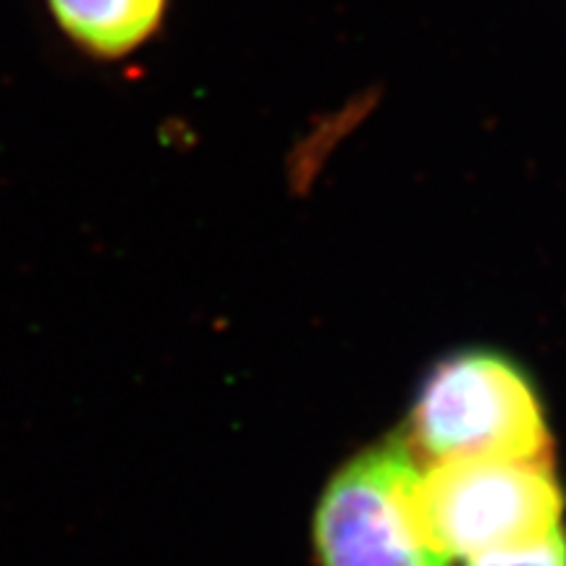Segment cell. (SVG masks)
Instances as JSON below:
<instances>
[{
  "mask_svg": "<svg viewBox=\"0 0 566 566\" xmlns=\"http://www.w3.org/2000/svg\"><path fill=\"white\" fill-rule=\"evenodd\" d=\"M48 11L82 53L118 61L158 34L168 0H45Z\"/></svg>",
  "mask_w": 566,
  "mask_h": 566,
  "instance_id": "cell-4",
  "label": "cell"
},
{
  "mask_svg": "<svg viewBox=\"0 0 566 566\" xmlns=\"http://www.w3.org/2000/svg\"><path fill=\"white\" fill-rule=\"evenodd\" d=\"M464 566H566V533L556 527L535 541L464 558Z\"/></svg>",
  "mask_w": 566,
  "mask_h": 566,
  "instance_id": "cell-5",
  "label": "cell"
},
{
  "mask_svg": "<svg viewBox=\"0 0 566 566\" xmlns=\"http://www.w3.org/2000/svg\"><path fill=\"white\" fill-rule=\"evenodd\" d=\"M564 504L548 457L443 459L422 470L417 483L422 525L451 562L562 527Z\"/></svg>",
  "mask_w": 566,
  "mask_h": 566,
  "instance_id": "cell-3",
  "label": "cell"
},
{
  "mask_svg": "<svg viewBox=\"0 0 566 566\" xmlns=\"http://www.w3.org/2000/svg\"><path fill=\"white\" fill-rule=\"evenodd\" d=\"M405 438L365 446L338 467L317 495V566H451L417 506L420 462Z\"/></svg>",
  "mask_w": 566,
  "mask_h": 566,
  "instance_id": "cell-2",
  "label": "cell"
},
{
  "mask_svg": "<svg viewBox=\"0 0 566 566\" xmlns=\"http://www.w3.org/2000/svg\"><path fill=\"white\" fill-rule=\"evenodd\" d=\"M407 441L430 462L462 457L543 459L551 433L541 391L504 352L446 354L422 378Z\"/></svg>",
  "mask_w": 566,
  "mask_h": 566,
  "instance_id": "cell-1",
  "label": "cell"
}]
</instances>
